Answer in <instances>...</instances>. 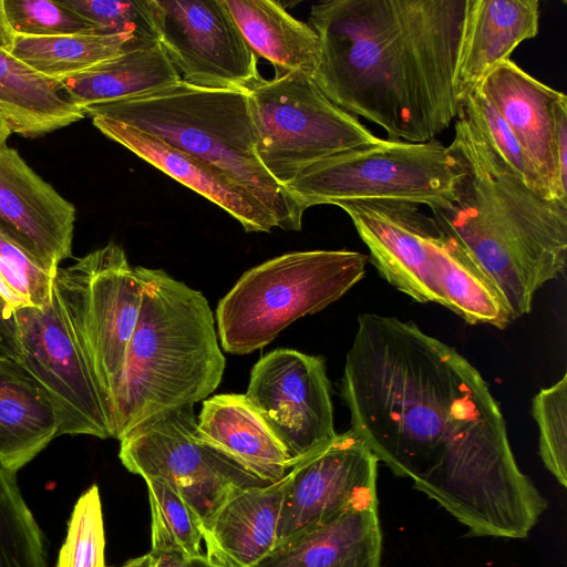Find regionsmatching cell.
Here are the masks:
<instances>
[{
    "label": "cell",
    "mask_w": 567,
    "mask_h": 567,
    "mask_svg": "<svg viewBox=\"0 0 567 567\" xmlns=\"http://www.w3.org/2000/svg\"><path fill=\"white\" fill-rule=\"evenodd\" d=\"M59 433L54 410L31 375L0 354V464L18 473Z\"/></svg>",
    "instance_id": "23"
},
{
    "label": "cell",
    "mask_w": 567,
    "mask_h": 567,
    "mask_svg": "<svg viewBox=\"0 0 567 567\" xmlns=\"http://www.w3.org/2000/svg\"><path fill=\"white\" fill-rule=\"evenodd\" d=\"M247 92L256 154L284 188L310 165L381 140L333 104L308 74L259 78Z\"/></svg>",
    "instance_id": "8"
},
{
    "label": "cell",
    "mask_w": 567,
    "mask_h": 567,
    "mask_svg": "<svg viewBox=\"0 0 567 567\" xmlns=\"http://www.w3.org/2000/svg\"><path fill=\"white\" fill-rule=\"evenodd\" d=\"M144 44L131 33L17 35L11 53L40 75L58 82Z\"/></svg>",
    "instance_id": "27"
},
{
    "label": "cell",
    "mask_w": 567,
    "mask_h": 567,
    "mask_svg": "<svg viewBox=\"0 0 567 567\" xmlns=\"http://www.w3.org/2000/svg\"><path fill=\"white\" fill-rule=\"evenodd\" d=\"M248 47L268 60L276 76L300 72L312 76L319 61V39L308 24L271 0H224Z\"/></svg>",
    "instance_id": "24"
},
{
    "label": "cell",
    "mask_w": 567,
    "mask_h": 567,
    "mask_svg": "<svg viewBox=\"0 0 567 567\" xmlns=\"http://www.w3.org/2000/svg\"><path fill=\"white\" fill-rule=\"evenodd\" d=\"M538 0H467L454 92L458 103L538 32Z\"/></svg>",
    "instance_id": "20"
},
{
    "label": "cell",
    "mask_w": 567,
    "mask_h": 567,
    "mask_svg": "<svg viewBox=\"0 0 567 567\" xmlns=\"http://www.w3.org/2000/svg\"><path fill=\"white\" fill-rule=\"evenodd\" d=\"M144 292L113 398L114 439L206 399L226 360L204 295L162 269L142 267Z\"/></svg>",
    "instance_id": "4"
},
{
    "label": "cell",
    "mask_w": 567,
    "mask_h": 567,
    "mask_svg": "<svg viewBox=\"0 0 567 567\" xmlns=\"http://www.w3.org/2000/svg\"><path fill=\"white\" fill-rule=\"evenodd\" d=\"M158 41L183 81L247 89L259 79L257 55L224 0H154Z\"/></svg>",
    "instance_id": "14"
},
{
    "label": "cell",
    "mask_w": 567,
    "mask_h": 567,
    "mask_svg": "<svg viewBox=\"0 0 567 567\" xmlns=\"http://www.w3.org/2000/svg\"><path fill=\"white\" fill-rule=\"evenodd\" d=\"M378 462L350 429L296 463L288 471L276 546L354 502L377 496Z\"/></svg>",
    "instance_id": "15"
},
{
    "label": "cell",
    "mask_w": 567,
    "mask_h": 567,
    "mask_svg": "<svg viewBox=\"0 0 567 567\" xmlns=\"http://www.w3.org/2000/svg\"><path fill=\"white\" fill-rule=\"evenodd\" d=\"M11 134H12V132L10 131L6 121L0 115V148L7 146V141Z\"/></svg>",
    "instance_id": "41"
},
{
    "label": "cell",
    "mask_w": 567,
    "mask_h": 567,
    "mask_svg": "<svg viewBox=\"0 0 567 567\" xmlns=\"http://www.w3.org/2000/svg\"><path fill=\"white\" fill-rule=\"evenodd\" d=\"M90 118L103 135L221 207L246 231L269 233L278 227L256 199L214 166L131 126L101 116Z\"/></svg>",
    "instance_id": "19"
},
{
    "label": "cell",
    "mask_w": 567,
    "mask_h": 567,
    "mask_svg": "<svg viewBox=\"0 0 567 567\" xmlns=\"http://www.w3.org/2000/svg\"><path fill=\"white\" fill-rule=\"evenodd\" d=\"M144 132L223 172L285 230H300L305 209L265 169L247 89H210L183 80L133 97L85 106Z\"/></svg>",
    "instance_id": "5"
},
{
    "label": "cell",
    "mask_w": 567,
    "mask_h": 567,
    "mask_svg": "<svg viewBox=\"0 0 567 567\" xmlns=\"http://www.w3.org/2000/svg\"><path fill=\"white\" fill-rule=\"evenodd\" d=\"M17 361L51 403L58 435L114 437L113 414L53 285L43 308L14 313Z\"/></svg>",
    "instance_id": "11"
},
{
    "label": "cell",
    "mask_w": 567,
    "mask_h": 567,
    "mask_svg": "<svg viewBox=\"0 0 567 567\" xmlns=\"http://www.w3.org/2000/svg\"><path fill=\"white\" fill-rule=\"evenodd\" d=\"M454 182L447 146L440 141L381 138L310 165L285 189L305 210L359 199L401 200L432 208L449 200Z\"/></svg>",
    "instance_id": "9"
},
{
    "label": "cell",
    "mask_w": 567,
    "mask_h": 567,
    "mask_svg": "<svg viewBox=\"0 0 567 567\" xmlns=\"http://www.w3.org/2000/svg\"><path fill=\"white\" fill-rule=\"evenodd\" d=\"M340 393L351 430L473 536L522 539L547 507L480 371L412 321L365 312Z\"/></svg>",
    "instance_id": "1"
},
{
    "label": "cell",
    "mask_w": 567,
    "mask_h": 567,
    "mask_svg": "<svg viewBox=\"0 0 567 567\" xmlns=\"http://www.w3.org/2000/svg\"><path fill=\"white\" fill-rule=\"evenodd\" d=\"M55 567H107L102 502L95 484L73 507Z\"/></svg>",
    "instance_id": "30"
},
{
    "label": "cell",
    "mask_w": 567,
    "mask_h": 567,
    "mask_svg": "<svg viewBox=\"0 0 567 567\" xmlns=\"http://www.w3.org/2000/svg\"><path fill=\"white\" fill-rule=\"evenodd\" d=\"M382 532L377 496L275 546L252 567H380Z\"/></svg>",
    "instance_id": "18"
},
{
    "label": "cell",
    "mask_w": 567,
    "mask_h": 567,
    "mask_svg": "<svg viewBox=\"0 0 567 567\" xmlns=\"http://www.w3.org/2000/svg\"><path fill=\"white\" fill-rule=\"evenodd\" d=\"M152 565H153L152 555L150 553H147L143 556L127 560L121 567H152Z\"/></svg>",
    "instance_id": "40"
},
{
    "label": "cell",
    "mask_w": 567,
    "mask_h": 567,
    "mask_svg": "<svg viewBox=\"0 0 567 567\" xmlns=\"http://www.w3.org/2000/svg\"><path fill=\"white\" fill-rule=\"evenodd\" d=\"M461 111L495 154L537 195L547 198L544 186L509 126L485 94L476 87ZM553 200V199H551Z\"/></svg>",
    "instance_id": "31"
},
{
    "label": "cell",
    "mask_w": 567,
    "mask_h": 567,
    "mask_svg": "<svg viewBox=\"0 0 567 567\" xmlns=\"http://www.w3.org/2000/svg\"><path fill=\"white\" fill-rule=\"evenodd\" d=\"M496 107L537 173L547 198L567 203L556 161L558 111L567 96L520 69L511 59L477 86Z\"/></svg>",
    "instance_id": "17"
},
{
    "label": "cell",
    "mask_w": 567,
    "mask_h": 567,
    "mask_svg": "<svg viewBox=\"0 0 567 567\" xmlns=\"http://www.w3.org/2000/svg\"><path fill=\"white\" fill-rule=\"evenodd\" d=\"M0 567H48L44 534L21 493L17 473L1 464Z\"/></svg>",
    "instance_id": "28"
},
{
    "label": "cell",
    "mask_w": 567,
    "mask_h": 567,
    "mask_svg": "<svg viewBox=\"0 0 567 567\" xmlns=\"http://www.w3.org/2000/svg\"><path fill=\"white\" fill-rule=\"evenodd\" d=\"M0 115L12 133L24 137H39L84 118L58 82L1 49Z\"/></svg>",
    "instance_id": "26"
},
{
    "label": "cell",
    "mask_w": 567,
    "mask_h": 567,
    "mask_svg": "<svg viewBox=\"0 0 567 567\" xmlns=\"http://www.w3.org/2000/svg\"><path fill=\"white\" fill-rule=\"evenodd\" d=\"M368 260L347 249L292 251L247 270L216 309L223 349L248 354L266 347L297 319L346 295L364 277Z\"/></svg>",
    "instance_id": "7"
},
{
    "label": "cell",
    "mask_w": 567,
    "mask_h": 567,
    "mask_svg": "<svg viewBox=\"0 0 567 567\" xmlns=\"http://www.w3.org/2000/svg\"><path fill=\"white\" fill-rule=\"evenodd\" d=\"M447 146L455 182L449 200L430 208L503 298L512 321L567 261V203L546 199L495 154L460 110Z\"/></svg>",
    "instance_id": "3"
},
{
    "label": "cell",
    "mask_w": 567,
    "mask_h": 567,
    "mask_svg": "<svg viewBox=\"0 0 567 567\" xmlns=\"http://www.w3.org/2000/svg\"><path fill=\"white\" fill-rule=\"evenodd\" d=\"M245 396L292 466L338 434L322 357L287 348L267 353L252 367Z\"/></svg>",
    "instance_id": "13"
},
{
    "label": "cell",
    "mask_w": 567,
    "mask_h": 567,
    "mask_svg": "<svg viewBox=\"0 0 567 567\" xmlns=\"http://www.w3.org/2000/svg\"><path fill=\"white\" fill-rule=\"evenodd\" d=\"M288 482L237 489L203 524L206 556L224 567H252L277 543L278 522Z\"/></svg>",
    "instance_id": "21"
},
{
    "label": "cell",
    "mask_w": 567,
    "mask_h": 567,
    "mask_svg": "<svg viewBox=\"0 0 567 567\" xmlns=\"http://www.w3.org/2000/svg\"><path fill=\"white\" fill-rule=\"evenodd\" d=\"M17 34L12 30L6 10L4 0H0V49L11 52Z\"/></svg>",
    "instance_id": "39"
},
{
    "label": "cell",
    "mask_w": 567,
    "mask_h": 567,
    "mask_svg": "<svg viewBox=\"0 0 567 567\" xmlns=\"http://www.w3.org/2000/svg\"><path fill=\"white\" fill-rule=\"evenodd\" d=\"M54 287L112 409L141 310L142 267H132L123 248L109 243L68 267H59Z\"/></svg>",
    "instance_id": "10"
},
{
    "label": "cell",
    "mask_w": 567,
    "mask_h": 567,
    "mask_svg": "<svg viewBox=\"0 0 567 567\" xmlns=\"http://www.w3.org/2000/svg\"><path fill=\"white\" fill-rule=\"evenodd\" d=\"M532 414L539 431V455L557 482L567 486V374L533 399Z\"/></svg>",
    "instance_id": "32"
},
{
    "label": "cell",
    "mask_w": 567,
    "mask_h": 567,
    "mask_svg": "<svg viewBox=\"0 0 567 567\" xmlns=\"http://www.w3.org/2000/svg\"><path fill=\"white\" fill-rule=\"evenodd\" d=\"M118 457L127 471L166 483L205 524L237 489L266 483L204 441L194 406L157 415L120 440Z\"/></svg>",
    "instance_id": "12"
},
{
    "label": "cell",
    "mask_w": 567,
    "mask_h": 567,
    "mask_svg": "<svg viewBox=\"0 0 567 567\" xmlns=\"http://www.w3.org/2000/svg\"><path fill=\"white\" fill-rule=\"evenodd\" d=\"M152 567H224L206 556H188L179 551L151 553Z\"/></svg>",
    "instance_id": "36"
},
{
    "label": "cell",
    "mask_w": 567,
    "mask_h": 567,
    "mask_svg": "<svg viewBox=\"0 0 567 567\" xmlns=\"http://www.w3.org/2000/svg\"><path fill=\"white\" fill-rule=\"evenodd\" d=\"M94 24L101 34L131 33L150 43L158 41L154 0H61Z\"/></svg>",
    "instance_id": "33"
},
{
    "label": "cell",
    "mask_w": 567,
    "mask_h": 567,
    "mask_svg": "<svg viewBox=\"0 0 567 567\" xmlns=\"http://www.w3.org/2000/svg\"><path fill=\"white\" fill-rule=\"evenodd\" d=\"M0 272L12 290L29 307L43 308L49 303L55 274L41 268L25 252L1 235Z\"/></svg>",
    "instance_id": "35"
},
{
    "label": "cell",
    "mask_w": 567,
    "mask_h": 567,
    "mask_svg": "<svg viewBox=\"0 0 567 567\" xmlns=\"http://www.w3.org/2000/svg\"><path fill=\"white\" fill-rule=\"evenodd\" d=\"M368 256L394 288L419 302L439 303L472 324L512 322L496 288L460 245L416 204L390 199L339 200Z\"/></svg>",
    "instance_id": "6"
},
{
    "label": "cell",
    "mask_w": 567,
    "mask_h": 567,
    "mask_svg": "<svg viewBox=\"0 0 567 567\" xmlns=\"http://www.w3.org/2000/svg\"><path fill=\"white\" fill-rule=\"evenodd\" d=\"M0 354L11 357L17 360V338L14 318L8 317L0 309Z\"/></svg>",
    "instance_id": "37"
},
{
    "label": "cell",
    "mask_w": 567,
    "mask_h": 567,
    "mask_svg": "<svg viewBox=\"0 0 567 567\" xmlns=\"http://www.w3.org/2000/svg\"><path fill=\"white\" fill-rule=\"evenodd\" d=\"M182 80L159 41L127 50L89 71L58 81L76 107L133 97Z\"/></svg>",
    "instance_id": "25"
},
{
    "label": "cell",
    "mask_w": 567,
    "mask_h": 567,
    "mask_svg": "<svg viewBox=\"0 0 567 567\" xmlns=\"http://www.w3.org/2000/svg\"><path fill=\"white\" fill-rule=\"evenodd\" d=\"M467 0H330L311 7L319 39L312 80L337 106L423 143L450 127L461 104L455 71Z\"/></svg>",
    "instance_id": "2"
},
{
    "label": "cell",
    "mask_w": 567,
    "mask_h": 567,
    "mask_svg": "<svg viewBox=\"0 0 567 567\" xmlns=\"http://www.w3.org/2000/svg\"><path fill=\"white\" fill-rule=\"evenodd\" d=\"M75 207L8 145L0 148V235L44 270L71 257Z\"/></svg>",
    "instance_id": "16"
},
{
    "label": "cell",
    "mask_w": 567,
    "mask_h": 567,
    "mask_svg": "<svg viewBox=\"0 0 567 567\" xmlns=\"http://www.w3.org/2000/svg\"><path fill=\"white\" fill-rule=\"evenodd\" d=\"M151 505V553L202 555L203 525L178 492L166 483L145 480Z\"/></svg>",
    "instance_id": "29"
},
{
    "label": "cell",
    "mask_w": 567,
    "mask_h": 567,
    "mask_svg": "<svg viewBox=\"0 0 567 567\" xmlns=\"http://www.w3.org/2000/svg\"><path fill=\"white\" fill-rule=\"evenodd\" d=\"M4 10L17 35L101 34L94 24L61 0H4Z\"/></svg>",
    "instance_id": "34"
},
{
    "label": "cell",
    "mask_w": 567,
    "mask_h": 567,
    "mask_svg": "<svg viewBox=\"0 0 567 567\" xmlns=\"http://www.w3.org/2000/svg\"><path fill=\"white\" fill-rule=\"evenodd\" d=\"M29 307L25 301L18 296L8 285L0 272V309L10 318H14L18 309Z\"/></svg>",
    "instance_id": "38"
},
{
    "label": "cell",
    "mask_w": 567,
    "mask_h": 567,
    "mask_svg": "<svg viewBox=\"0 0 567 567\" xmlns=\"http://www.w3.org/2000/svg\"><path fill=\"white\" fill-rule=\"evenodd\" d=\"M197 432L266 483L281 480L292 467L285 449L245 394H217L204 400Z\"/></svg>",
    "instance_id": "22"
}]
</instances>
